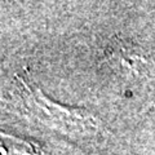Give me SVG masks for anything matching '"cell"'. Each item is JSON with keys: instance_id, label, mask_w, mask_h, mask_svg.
I'll list each match as a JSON object with an SVG mask.
<instances>
[{"instance_id": "6da1fadb", "label": "cell", "mask_w": 155, "mask_h": 155, "mask_svg": "<svg viewBox=\"0 0 155 155\" xmlns=\"http://www.w3.org/2000/svg\"><path fill=\"white\" fill-rule=\"evenodd\" d=\"M18 80L21 81V84L25 87L27 91V102L31 107L38 109V113L48 116L52 120H57L61 124L65 125H72V127H79L81 129H87L91 127H96L94 123V118H92L89 115L85 114H80L75 110H67L65 107H61L56 104L51 102L49 100H47V97L43 96V93L36 88V93L39 94L40 101H38L36 98H34V96L30 91H28L27 84L23 81L21 78H18Z\"/></svg>"}, {"instance_id": "7a4b0ae2", "label": "cell", "mask_w": 155, "mask_h": 155, "mask_svg": "<svg viewBox=\"0 0 155 155\" xmlns=\"http://www.w3.org/2000/svg\"><path fill=\"white\" fill-rule=\"evenodd\" d=\"M111 58H114L118 62L120 69H123L124 71L129 72V74H134V75L140 74V71H141V64H146L145 58L136 54V53H130L127 51H123L120 53L119 52L114 53Z\"/></svg>"}]
</instances>
